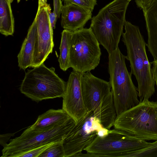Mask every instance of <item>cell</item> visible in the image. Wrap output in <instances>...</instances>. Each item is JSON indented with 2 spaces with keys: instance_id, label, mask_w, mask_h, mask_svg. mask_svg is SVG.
<instances>
[{
  "instance_id": "cell-13",
  "label": "cell",
  "mask_w": 157,
  "mask_h": 157,
  "mask_svg": "<svg viewBox=\"0 0 157 157\" xmlns=\"http://www.w3.org/2000/svg\"><path fill=\"white\" fill-rule=\"evenodd\" d=\"M92 12L74 4H64L61 11V25L64 29L71 32L83 28L92 19Z\"/></svg>"
},
{
  "instance_id": "cell-31",
  "label": "cell",
  "mask_w": 157,
  "mask_h": 157,
  "mask_svg": "<svg viewBox=\"0 0 157 157\" xmlns=\"http://www.w3.org/2000/svg\"><path fill=\"white\" fill-rule=\"evenodd\" d=\"M128 0V1H129V2H130V1H131V0Z\"/></svg>"
},
{
  "instance_id": "cell-19",
  "label": "cell",
  "mask_w": 157,
  "mask_h": 157,
  "mask_svg": "<svg viewBox=\"0 0 157 157\" xmlns=\"http://www.w3.org/2000/svg\"><path fill=\"white\" fill-rule=\"evenodd\" d=\"M72 32L64 29L61 33L59 47L60 55L58 59L59 66L63 71H66L70 66V42Z\"/></svg>"
},
{
  "instance_id": "cell-3",
  "label": "cell",
  "mask_w": 157,
  "mask_h": 157,
  "mask_svg": "<svg viewBox=\"0 0 157 157\" xmlns=\"http://www.w3.org/2000/svg\"><path fill=\"white\" fill-rule=\"evenodd\" d=\"M113 126L130 136L157 140V101L144 100L117 116Z\"/></svg>"
},
{
  "instance_id": "cell-27",
  "label": "cell",
  "mask_w": 157,
  "mask_h": 157,
  "mask_svg": "<svg viewBox=\"0 0 157 157\" xmlns=\"http://www.w3.org/2000/svg\"><path fill=\"white\" fill-rule=\"evenodd\" d=\"M49 17L52 27L53 29H55L57 17L53 12H51V10L49 12Z\"/></svg>"
},
{
  "instance_id": "cell-15",
  "label": "cell",
  "mask_w": 157,
  "mask_h": 157,
  "mask_svg": "<svg viewBox=\"0 0 157 157\" xmlns=\"http://www.w3.org/2000/svg\"><path fill=\"white\" fill-rule=\"evenodd\" d=\"M37 34V28L35 17L29 28L27 35L17 56L18 66L21 69L25 70L32 66Z\"/></svg>"
},
{
  "instance_id": "cell-23",
  "label": "cell",
  "mask_w": 157,
  "mask_h": 157,
  "mask_svg": "<svg viewBox=\"0 0 157 157\" xmlns=\"http://www.w3.org/2000/svg\"><path fill=\"white\" fill-rule=\"evenodd\" d=\"M54 143H51L35 148L18 155L17 157H38L44 151Z\"/></svg>"
},
{
  "instance_id": "cell-18",
  "label": "cell",
  "mask_w": 157,
  "mask_h": 157,
  "mask_svg": "<svg viewBox=\"0 0 157 157\" xmlns=\"http://www.w3.org/2000/svg\"><path fill=\"white\" fill-rule=\"evenodd\" d=\"M10 0H0V32L6 36L13 35L14 21Z\"/></svg>"
},
{
  "instance_id": "cell-30",
  "label": "cell",
  "mask_w": 157,
  "mask_h": 157,
  "mask_svg": "<svg viewBox=\"0 0 157 157\" xmlns=\"http://www.w3.org/2000/svg\"><path fill=\"white\" fill-rule=\"evenodd\" d=\"M13 0H10L11 3H12L13 2ZM20 0H17L18 3L19 2H20Z\"/></svg>"
},
{
  "instance_id": "cell-24",
  "label": "cell",
  "mask_w": 157,
  "mask_h": 157,
  "mask_svg": "<svg viewBox=\"0 0 157 157\" xmlns=\"http://www.w3.org/2000/svg\"><path fill=\"white\" fill-rule=\"evenodd\" d=\"M63 6L61 0H53V12L57 18L60 17Z\"/></svg>"
},
{
  "instance_id": "cell-7",
  "label": "cell",
  "mask_w": 157,
  "mask_h": 157,
  "mask_svg": "<svg viewBox=\"0 0 157 157\" xmlns=\"http://www.w3.org/2000/svg\"><path fill=\"white\" fill-rule=\"evenodd\" d=\"M99 45L90 28H83L72 32L70 67L81 73L94 70L100 63L101 52Z\"/></svg>"
},
{
  "instance_id": "cell-10",
  "label": "cell",
  "mask_w": 157,
  "mask_h": 157,
  "mask_svg": "<svg viewBox=\"0 0 157 157\" xmlns=\"http://www.w3.org/2000/svg\"><path fill=\"white\" fill-rule=\"evenodd\" d=\"M51 10L50 5L47 3L38 8L35 17L37 34L32 66L33 67L43 63L52 52L54 46L53 29L49 17V12Z\"/></svg>"
},
{
  "instance_id": "cell-22",
  "label": "cell",
  "mask_w": 157,
  "mask_h": 157,
  "mask_svg": "<svg viewBox=\"0 0 157 157\" xmlns=\"http://www.w3.org/2000/svg\"><path fill=\"white\" fill-rule=\"evenodd\" d=\"M64 4H74L93 11L97 4V0H62Z\"/></svg>"
},
{
  "instance_id": "cell-29",
  "label": "cell",
  "mask_w": 157,
  "mask_h": 157,
  "mask_svg": "<svg viewBox=\"0 0 157 157\" xmlns=\"http://www.w3.org/2000/svg\"><path fill=\"white\" fill-rule=\"evenodd\" d=\"M47 0H38V8L46 5L47 4Z\"/></svg>"
},
{
  "instance_id": "cell-1",
  "label": "cell",
  "mask_w": 157,
  "mask_h": 157,
  "mask_svg": "<svg viewBox=\"0 0 157 157\" xmlns=\"http://www.w3.org/2000/svg\"><path fill=\"white\" fill-rule=\"evenodd\" d=\"M124 26L122 41L126 48V58L130 63V73L137 82L140 102L148 100L155 93V82L146 52L147 44L138 26L126 21Z\"/></svg>"
},
{
  "instance_id": "cell-5",
  "label": "cell",
  "mask_w": 157,
  "mask_h": 157,
  "mask_svg": "<svg viewBox=\"0 0 157 157\" xmlns=\"http://www.w3.org/2000/svg\"><path fill=\"white\" fill-rule=\"evenodd\" d=\"M67 82L60 78L53 67L43 63L28 70L21 84V93L38 102L44 100L63 98Z\"/></svg>"
},
{
  "instance_id": "cell-8",
  "label": "cell",
  "mask_w": 157,
  "mask_h": 157,
  "mask_svg": "<svg viewBox=\"0 0 157 157\" xmlns=\"http://www.w3.org/2000/svg\"><path fill=\"white\" fill-rule=\"evenodd\" d=\"M149 142L130 136L124 131L114 128L104 136H97L81 153V157H118L119 154L137 150Z\"/></svg>"
},
{
  "instance_id": "cell-14",
  "label": "cell",
  "mask_w": 157,
  "mask_h": 157,
  "mask_svg": "<svg viewBox=\"0 0 157 157\" xmlns=\"http://www.w3.org/2000/svg\"><path fill=\"white\" fill-rule=\"evenodd\" d=\"M147 31L146 46L154 60L157 61V0H153L150 5L142 10Z\"/></svg>"
},
{
  "instance_id": "cell-11",
  "label": "cell",
  "mask_w": 157,
  "mask_h": 157,
  "mask_svg": "<svg viewBox=\"0 0 157 157\" xmlns=\"http://www.w3.org/2000/svg\"><path fill=\"white\" fill-rule=\"evenodd\" d=\"M82 74L73 70L71 72L63 97L62 109L76 123L83 117L87 112L82 90Z\"/></svg>"
},
{
  "instance_id": "cell-2",
  "label": "cell",
  "mask_w": 157,
  "mask_h": 157,
  "mask_svg": "<svg viewBox=\"0 0 157 157\" xmlns=\"http://www.w3.org/2000/svg\"><path fill=\"white\" fill-rule=\"evenodd\" d=\"M129 2L127 0H114L91 19L90 28L100 44L109 54L118 47Z\"/></svg>"
},
{
  "instance_id": "cell-6",
  "label": "cell",
  "mask_w": 157,
  "mask_h": 157,
  "mask_svg": "<svg viewBox=\"0 0 157 157\" xmlns=\"http://www.w3.org/2000/svg\"><path fill=\"white\" fill-rule=\"evenodd\" d=\"M76 122L71 117L45 130L33 129L30 127L21 135L10 140L3 147L1 157H17L35 148L63 140Z\"/></svg>"
},
{
  "instance_id": "cell-21",
  "label": "cell",
  "mask_w": 157,
  "mask_h": 157,
  "mask_svg": "<svg viewBox=\"0 0 157 157\" xmlns=\"http://www.w3.org/2000/svg\"><path fill=\"white\" fill-rule=\"evenodd\" d=\"M63 140L56 142L47 148L38 157H64Z\"/></svg>"
},
{
  "instance_id": "cell-16",
  "label": "cell",
  "mask_w": 157,
  "mask_h": 157,
  "mask_svg": "<svg viewBox=\"0 0 157 157\" xmlns=\"http://www.w3.org/2000/svg\"><path fill=\"white\" fill-rule=\"evenodd\" d=\"M70 117L62 108L50 109L39 116L35 122L29 127L35 130H45L64 122Z\"/></svg>"
},
{
  "instance_id": "cell-4",
  "label": "cell",
  "mask_w": 157,
  "mask_h": 157,
  "mask_svg": "<svg viewBox=\"0 0 157 157\" xmlns=\"http://www.w3.org/2000/svg\"><path fill=\"white\" fill-rule=\"evenodd\" d=\"M108 71L113 102L117 116L138 104L137 88L134 84L132 74L125 64L126 56L119 47L109 54Z\"/></svg>"
},
{
  "instance_id": "cell-12",
  "label": "cell",
  "mask_w": 157,
  "mask_h": 157,
  "mask_svg": "<svg viewBox=\"0 0 157 157\" xmlns=\"http://www.w3.org/2000/svg\"><path fill=\"white\" fill-rule=\"evenodd\" d=\"M81 85L84 103L87 112H93L111 91L109 82L98 78L90 71L82 74Z\"/></svg>"
},
{
  "instance_id": "cell-9",
  "label": "cell",
  "mask_w": 157,
  "mask_h": 157,
  "mask_svg": "<svg viewBox=\"0 0 157 157\" xmlns=\"http://www.w3.org/2000/svg\"><path fill=\"white\" fill-rule=\"evenodd\" d=\"M109 130L104 127L93 112H87L75 123L63 140L65 157H74L82 152L98 136L106 135Z\"/></svg>"
},
{
  "instance_id": "cell-17",
  "label": "cell",
  "mask_w": 157,
  "mask_h": 157,
  "mask_svg": "<svg viewBox=\"0 0 157 157\" xmlns=\"http://www.w3.org/2000/svg\"><path fill=\"white\" fill-rule=\"evenodd\" d=\"M93 113L105 128L109 130L113 126L117 115L111 91Z\"/></svg>"
},
{
  "instance_id": "cell-28",
  "label": "cell",
  "mask_w": 157,
  "mask_h": 157,
  "mask_svg": "<svg viewBox=\"0 0 157 157\" xmlns=\"http://www.w3.org/2000/svg\"><path fill=\"white\" fill-rule=\"evenodd\" d=\"M152 65V69L153 75L157 88V61L154 62Z\"/></svg>"
},
{
  "instance_id": "cell-20",
  "label": "cell",
  "mask_w": 157,
  "mask_h": 157,
  "mask_svg": "<svg viewBox=\"0 0 157 157\" xmlns=\"http://www.w3.org/2000/svg\"><path fill=\"white\" fill-rule=\"evenodd\" d=\"M120 157H157V140L137 150L121 153Z\"/></svg>"
},
{
  "instance_id": "cell-26",
  "label": "cell",
  "mask_w": 157,
  "mask_h": 157,
  "mask_svg": "<svg viewBox=\"0 0 157 157\" xmlns=\"http://www.w3.org/2000/svg\"><path fill=\"white\" fill-rule=\"evenodd\" d=\"M15 133H7L6 134L0 135V144L3 146V147L5 146L7 143L10 137L14 135Z\"/></svg>"
},
{
  "instance_id": "cell-25",
  "label": "cell",
  "mask_w": 157,
  "mask_h": 157,
  "mask_svg": "<svg viewBox=\"0 0 157 157\" xmlns=\"http://www.w3.org/2000/svg\"><path fill=\"white\" fill-rule=\"evenodd\" d=\"M153 0H135L137 6L143 10L149 6Z\"/></svg>"
},
{
  "instance_id": "cell-32",
  "label": "cell",
  "mask_w": 157,
  "mask_h": 157,
  "mask_svg": "<svg viewBox=\"0 0 157 157\" xmlns=\"http://www.w3.org/2000/svg\"><path fill=\"white\" fill-rule=\"evenodd\" d=\"M28 0H26V1H27Z\"/></svg>"
}]
</instances>
